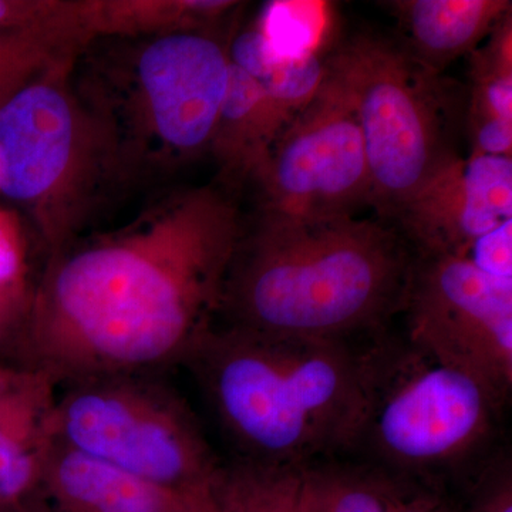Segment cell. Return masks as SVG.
Wrapping results in <instances>:
<instances>
[{"mask_svg": "<svg viewBox=\"0 0 512 512\" xmlns=\"http://www.w3.org/2000/svg\"><path fill=\"white\" fill-rule=\"evenodd\" d=\"M244 229L231 192L204 185L73 239L37 278L16 362L59 386L183 365L217 323Z\"/></svg>", "mask_w": 512, "mask_h": 512, "instance_id": "1", "label": "cell"}, {"mask_svg": "<svg viewBox=\"0 0 512 512\" xmlns=\"http://www.w3.org/2000/svg\"><path fill=\"white\" fill-rule=\"evenodd\" d=\"M379 336L305 338L215 323L181 366L231 444L232 460L296 468L352 450Z\"/></svg>", "mask_w": 512, "mask_h": 512, "instance_id": "2", "label": "cell"}, {"mask_svg": "<svg viewBox=\"0 0 512 512\" xmlns=\"http://www.w3.org/2000/svg\"><path fill=\"white\" fill-rule=\"evenodd\" d=\"M414 262L392 225L259 212L232 259L217 323L305 338L382 335L402 315Z\"/></svg>", "mask_w": 512, "mask_h": 512, "instance_id": "3", "label": "cell"}, {"mask_svg": "<svg viewBox=\"0 0 512 512\" xmlns=\"http://www.w3.org/2000/svg\"><path fill=\"white\" fill-rule=\"evenodd\" d=\"M507 404L393 330L376 340L365 413L348 456L439 493L470 484L501 450Z\"/></svg>", "mask_w": 512, "mask_h": 512, "instance_id": "4", "label": "cell"}, {"mask_svg": "<svg viewBox=\"0 0 512 512\" xmlns=\"http://www.w3.org/2000/svg\"><path fill=\"white\" fill-rule=\"evenodd\" d=\"M113 39L89 60L76 93L106 128L123 178L210 150L228 89V43L205 32Z\"/></svg>", "mask_w": 512, "mask_h": 512, "instance_id": "5", "label": "cell"}, {"mask_svg": "<svg viewBox=\"0 0 512 512\" xmlns=\"http://www.w3.org/2000/svg\"><path fill=\"white\" fill-rule=\"evenodd\" d=\"M69 69L0 106V192L29 212L47 258L80 237L104 188L123 178L106 128L67 83Z\"/></svg>", "mask_w": 512, "mask_h": 512, "instance_id": "6", "label": "cell"}, {"mask_svg": "<svg viewBox=\"0 0 512 512\" xmlns=\"http://www.w3.org/2000/svg\"><path fill=\"white\" fill-rule=\"evenodd\" d=\"M55 439L202 511L222 466L197 416L160 373H116L62 384Z\"/></svg>", "mask_w": 512, "mask_h": 512, "instance_id": "7", "label": "cell"}, {"mask_svg": "<svg viewBox=\"0 0 512 512\" xmlns=\"http://www.w3.org/2000/svg\"><path fill=\"white\" fill-rule=\"evenodd\" d=\"M359 119L372 205L394 218L407 198L451 154L446 92L396 40L357 35L328 55Z\"/></svg>", "mask_w": 512, "mask_h": 512, "instance_id": "8", "label": "cell"}, {"mask_svg": "<svg viewBox=\"0 0 512 512\" xmlns=\"http://www.w3.org/2000/svg\"><path fill=\"white\" fill-rule=\"evenodd\" d=\"M402 316L410 345L510 404L512 279L464 256H416Z\"/></svg>", "mask_w": 512, "mask_h": 512, "instance_id": "9", "label": "cell"}, {"mask_svg": "<svg viewBox=\"0 0 512 512\" xmlns=\"http://www.w3.org/2000/svg\"><path fill=\"white\" fill-rule=\"evenodd\" d=\"M252 181L261 211L284 217H356L372 184L352 97L326 62L315 96L282 131Z\"/></svg>", "mask_w": 512, "mask_h": 512, "instance_id": "10", "label": "cell"}, {"mask_svg": "<svg viewBox=\"0 0 512 512\" xmlns=\"http://www.w3.org/2000/svg\"><path fill=\"white\" fill-rule=\"evenodd\" d=\"M416 256H466L512 220V157L454 153L394 215Z\"/></svg>", "mask_w": 512, "mask_h": 512, "instance_id": "11", "label": "cell"}, {"mask_svg": "<svg viewBox=\"0 0 512 512\" xmlns=\"http://www.w3.org/2000/svg\"><path fill=\"white\" fill-rule=\"evenodd\" d=\"M57 392L43 370L0 360V512H46L42 480Z\"/></svg>", "mask_w": 512, "mask_h": 512, "instance_id": "12", "label": "cell"}, {"mask_svg": "<svg viewBox=\"0 0 512 512\" xmlns=\"http://www.w3.org/2000/svg\"><path fill=\"white\" fill-rule=\"evenodd\" d=\"M42 498L46 512H204L57 439L47 453Z\"/></svg>", "mask_w": 512, "mask_h": 512, "instance_id": "13", "label": "cell"}, {"mask_svg": "<svg viewBox=\"0 0 512 512\" xmlns=\"http://www.w3.org/2000/svg\"><path fill=\"white\" fill-rule=\"evenodd\" d=\"M383 5L399 20L400 45L437 76L471 55L512 12L508 0H394Z\"/></svg>", "mask_w": 512, "mask_h": 512, "instance_id": "14", "label": "cell"}, {"mask_svg": "<svg viewBox=\"0 0 512 512\" xmlns=\"http://www.w3.org/2000/svg\"><path fill=\"white\" fill-rule=\"evenodd\" d=\"M254 77L229 62L227 94L210 151L229 184L252 180L282 131L295 119Z\"/></svg>", "mask_w": 512, "mask_h": 512, "instance_id": "15", "label": "cell"}, {"mask_svg": "<svg viewBox=\"0 0 512 512\" xmlns=\"http://www.w3.org/2000/svg\"><path fill=\"white\" fill-rule=\"evenodd\" d=\"M473 154L512 157V13L471 53Z\"/></svg>", "mask_w": 512, "mask_h": 512, "instance_id": "16", "label": "cell"}, {"mask_svg": "<svg viewBox=\"0 0 512 512\" xmlns=\"http://www.w3.org/2000/svg\"><path fill=\"white\" fill-rule=\"evenodd\" d=\"M239 3L229 0L180 2H89L93 40L171 32L217 33Z\"/></svg>", "mask_w": 512, "mask_h": 512, "instance_id": "17", "label": "cell"}, {"mask_svg": "<svg viewBox=\"0 0 512 512\" xmlns=\"http://www.w3.org/2000/svg\"><path fill=\"white\" fill-rule=\"evenodd\" d=\"M298 512H386L379 474L350 457L296 467Z\"/></svg>", "mask_w": 512, "mask_h": 512, "instance_id": "18", "label": "cell"}, {"mask_svg": "<svg viewBox=\"0 0 512 512\" xmlns=\"http://www.w3.org/2000/svg\"><path fill=\"white\" fill-rule=\"evenodd\" d=\"M204 512H298L295 468L222 463Z\"/></svg>", "mask_w": 512, "mask_h": 512, "instance_id": "19", "label": "cell"}, {"mask_svg": "<svg viewBox=\"0 0 512 512\" xmlns=\"http://www.w3.org/2000/svg\"><path fill=\"white\" fill-rule=\"evenodd\" d=\"M256 25L269 49L282 59H299L325 50V3L271 2Z\"/></svg>", "mask_w": 512, "mask_h": 512, "instance_id": "20", "label": "cell"}, {"mask_svg": "<svg viewBox=\"0 0 512 512\" xmlns=\"http://www.w3.org/2000/svg\"><path fill=\"white\" fill-rule=\"evenodd\" d=\"M72 63V55L42 37L0 30V106L26 84Z\"/></svg>", "mask_w": 512, "mask_h": 512, "instance_id": "21", "label": "cell"}, {"mask_svg": "<svg viewBox=\"0 0 512 512\" xmlns=\"http://www.w3.org/2000/svg\"><path fill=\"white\" fill-rule=\"evenodd\" d=\"M511 466L505 447L468 484L471 503L466 512H512Z\"/></svg>", "mask_w": 512, "mask_h": 512, "instance_id": "22", "label": "cell"}, {"mask_svg": "<svg viewBox=\"0 0 512 512\" xmlns=\"http://www.w3.org/2000/svg\"><path fill=\"white\" fill-rule=\"evenodd\" d=\"M35 289H0V360L16 355L32 309Z\"/></svg>", "mask_w": 512, "mask_h": 512, "instance_id": "23", "label": "cell"}, {"mask_svg": "<svg viewBox=\"0 0 512 512\" xmlns=\"http://www.w3.org/2000/svg\"><path fill=\"white\" fill-rule=\"evenodd\" d=\"M29 278L26 249L9 215L0 212V289H35Z\"/></svg>", "mask_w": 512, "mask_h": 512, "instance_id": "24", "label": "cell"}, {"mask_svg": "<svg viewBox=\"0 0 512 512\" xmlns=\"http://www.w3.org/2000/svg\"><path fill=\"white\" fill-rule=\"evenodd\" d=\"M464 258L485 274L512 279V220L478 239Z\"/></svg>", "mask_w": 512, "mask_h": 512, "instance_id": "25", "label": "cell"}]
</instances>
